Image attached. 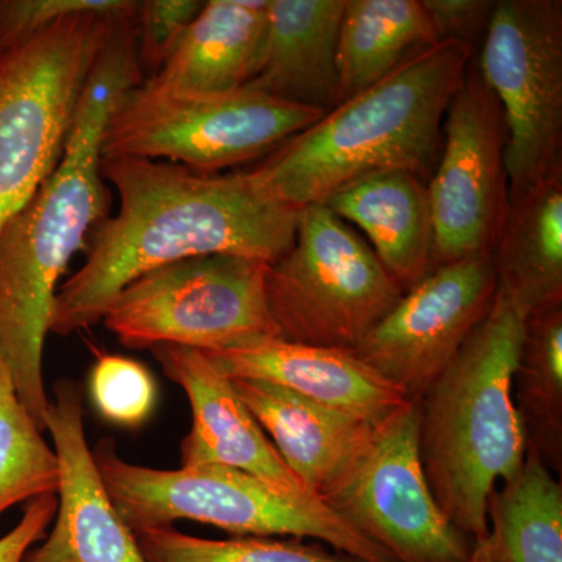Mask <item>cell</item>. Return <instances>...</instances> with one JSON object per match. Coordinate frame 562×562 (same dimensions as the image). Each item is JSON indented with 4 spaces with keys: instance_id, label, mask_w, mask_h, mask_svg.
<instances>
[{
    "instance_id": "obj_1",
    "label": "cell",
    "mask_w": 562,
    "mask_h": 562,
    "mask_svg": "<svg viewBox=\"0 0 562 562\" xmlns=\"http://www.w3.org/2000/svg\"><path fill=\"white\" fill-rule=\"evenodd\" d=\"M120 211L95 227L90 254L55 295L50 331L68 336L103 319L127 284L202 255L276 262L291 249L299 211L262 190L250 171L202 173L176 162L102 158Z\"/></svg>"
},
{
    "instance_id": "obj_2",
    "label": "cell",
    "mask_w": 562,
    "mask_h": 562,
    "mask_svg": "<svg viewBox=\"0 0 562 562\" xmlns=\"http://www.w3.org/2000/svg\"><path fill=\"white\" fill-rule=\"evenodd\" d=\"M140 81L136 14H131L92 68L54 171L0 232V353L18 397L43 432L49 409L44 342L58 281L91 228L105 220L103 131L117 99Z\"/></svg>"
},
{
    "instance_id": "obj_3",
    "label": "cell",
    "mask_w": 562,
    "mask_h": 562,
    "mask_svg": "<svg viewBox=\"0 0 562 562\" xmlns=\"http://www.w3.org/2000/svg\"><path fill=\"white\" fill-rule=\"evenodd\" d=\"M475 50L439 41L369 90L327 111L284 140L251 176L277 201L302 210L347 184L384 171L430 180L442 146L447 106Z\"/></svg>"
},
{
    "instance_id": "obj_4",
    "label": "cell",
    "mask_w": 562,
    "mask_h": 562,
    "mask_svg": "<svg viewBox=\"0 0 562 562\" xmlns=\"http://www.w3.org/2000/svg\"><path fill=\"white\" fill-rule=\"evenodd\" d=\"M527 314L498 288L494 305L416 403L425 479L447 519L476 542L487 501L522 468L528 442L513 401Z\"/></svg>"
},
{
    "instance_id": "obj_5",
    "label": "cell",
    "mask_w": 562,
    "mask_h": 562,
    "mask_svg": "<svg viewBox=\"0 0 562 562\" xmlns=\"http://www.w3.org/2000/svg\"><path fill=\"white\" fill-rule=\"evenodd\" d=\"M114 508L135 535L194 520L235 536H291L361 562H397L308 492L283 490L227 465L160 471L122 460L111 439L92 450Z\"/></svg>"
},
{
    "instance_id": "obj_6",
    "label": "cell",
    "mask_w": 562,
    "mask_h": 562,
    "mask_svg": "<svg viewBox=\"0 0 562 562\" xmlns=\"http://www.w3.org/2000/svg\"><path fill=\"white\" fill-rule=\"evenodd\" d=\"M127 16L74 14L0 47V232L60 160L85 85Z\"/></svg>"
},
{
    "instance_id": "obj_7",
    "label": "cell",
    "mask_w": 562,
    "mask_h": 562,
    "mask_svg": "<svg viewBox=\"0 0 562 562\" xmlns=\"http://www.w3.org/2000/svg\"><path fill=\"white\" fill-rule=\"evenodd\" d=\"M324 114L250 88L191 92L140 81L110 111L102 157L146 158L220 173L271 154Z\"/></svg>"
},
{
    "instance_id": "obj_8",
    "label": "cell",
    "mask_w": 562,
    "mask_h": 562,
    "mask_svg": "<svg viewBox=\"0 0 562 562\" xmlns=\"http://www.w3.org/2000/svg\"><path fill=\"white\" fill-rule=\"evenodd\" d=\"M403 294L360 233L324 203L299 211L291 249L266 272L279 338L303 346L353 350Z\"/></svg>"
},
{
    "instance_id": "obj_9",
    "label": "cell",
    "mask_w": 562,
    "mask_h": 562,
    "mask_svg": "<svg viewBox=\"0 0 562 562\" xmlns=\"http://www.w3.org/2000/svg\"><path fill=\"white\" fill-rule=\"evenodd\" d=\"M269 262L202 255L143 273L120 292L103 322L122 346L202 351L279 338L266 301Z\"/></svg>"
},
{
    "instance_id": "obj_10",
    "label": "cell",
    "mask_w": 562,
    "mask_h": 562,
    "mask_svg": "<svg viewBox=\"0 0 562 562\" xmlns=\"http://www.w3.org/2000/svg\"><path fill=\"white\" fill-rule=\"evenodd\" d=\"M475 63L501 103L513 199L562 169L560 0L495 2Z\"/></svg>"
},
{
    "instance_id": "obj_11",
    "label": "cell",
    "mask_w": 562,
    "mask_h": 562,
    "mask_svg": "<svg viewBox=\"0 0 562 562\" xmlns=\"http://www.w3.org/2000/svg\"><path fill=\"white\" fill-rule=\"evenodd\" d=\"M319 498L397 562L472 560L475 539L447 519L425 479L414 403L376 425L368 450Z\"/></svg>"
},
{
    "instance_id": "obj_12",
    "label": "cell",
    "mask_w": 562,
    "mask_h": 562,
    "mask_svg": "<svg viewBox=\"0 0 562 562\" xmlns=\"http://www.w3.org/2000/svg\"><path fill=\"white\" fill-rule=\"evenodd\" d=\"M501 103L472 60L447 106L442 146L427 183L432 268L494 254L509 206Z\"/></svg>"
},
{
    "instance_id": "obj_13",
    "label": "cell",
    "mask_w": 562,
    "mask_h": 562,
    "mask_svg": "<svg viewBox=\"0 0 562 562\" xmlns=\"http://www.w3.org/2000/svg\"><path fill=\"white\" fill-rule=\"evenodd\" d=\"M497 290L492 255L435 266L351 351L416 405L491 312Z\"/></svg>"
},
{
    "instance_id": "obj_14",
    "label": "cell",
    "mask_w": 562,
    "mask_h": 562,
    "mask_svg": "<svg viewBox=\"0 0 562 562\" xmlns=\"http://www.w3.org/2000/svg\"><path fill=\"white\" fill-rule=\"evenodd\" d=\"M47 409V431L60 469L54 530L24 562H147L125 525L87 442L79 384L60 380Z\"/></svg>"
},
{
    "instance_id": "obj_15",
    "label": "cell",
    "mask_w": 562,
    "mask_h": 562,
    "mask_svg": "<svg viewBox=\"0 0 562 562\" xmlns=\"http://www.w3.org/2000/svg\"><path fill=\"white\" fill-rule=\"evenodd\" d=\"M151 353L165 375L179 384L190 401L192 425L181 441V468L227 465L283 490L308 492L244 405L232 379L203 351L158 346Z\"/></svg>"
},
{
    "instance_id": "obj_16",
    "label": "cell",
    "mask_w": 562,
    "mask_h": 562,
    "mask_svg": "<svg viewBox=\"0 0 562 562\" xmlns=\"http://www.w3.org/2000/svg\"><path fill=\"white\" fill-rule=\"evenodd\" d=\"M203 353L228 379L280 384L310 401L372 425L382 424L409 403L401 391L351 350L265 338Z\"/></svg>"
},
{
    "instance_id": "obj_17",
    "label": "cell",
    "mask_w": 562,
    "mask_h": 562,
    "mask_svg": "<svg viewBox=\"0 0 562 562\" xmlns=\"http://www.w3.org/2000/svg\"><path fill=\"white\" fill-rule=\"evenodd\" d=\"M281 460L319 498L368 450L376 425L336 412L280 384L232 379Z\"/></svg>"
},
{
    "instance_id": "obj_18",
    "label": "cell",
    "mask_w": 562,
    "mask_h": 562,
    "mask_svg": "<svg viewBox=\"0 0 562 562\" xmlns=\"http://www.w3.org/2000/svg\"><path fill=\"white\" fill-rule=\"evenodd\" d=\"M346 0H269L260 68L244 88L324 111L338 105V47Z\"/></svg>"
},
{
    "instance_id": "obj_19",
    "label": "cell",
    "mask_w": 562,
    "mask_h": 562,
    "mask_svg": "<svg viewBox=\"0 0 562 562\" xmlns=\"http://www.w3.org/2000/svg\"><path fill=\"white\" fill-rule=\"evenodd\" d=\"M324 205L364 232L373 254L403 290L431 271V205L419 177L406 171L371 173L333 192Z\"/></svg>"
},
{
    "instance_id": "obj_20",
    "label": "cell",
    "mask_w": 562,
    "mask_h": 562,
    "mask_svg": "<svg viewBox=\"0 0 562 562\" xmlns=\"http://www.w3.org/2000/svg\"><path fill=\"white\" fill-rule=\"evenodd\" d=\"M269 0L203 2L176 52L149 81L168 90L227 92L260 68Z\"/></svg>"
},
{
    "instance_id": "obj_21",
    "label": "cell",
    "mask_w": 562,
    "mask_h": 562,
    "mask_svg": "<svg viewBox=\"0 0 562 562\" xmlns=\"http://www.w3.org/2000/svg\"><path fill=\"white\" fill-rule=\"evenodd\" d=\"M492 260L498 288L527 316L562 303V169L509 199Z\"/></svg>"
},
{
    "instance_id": "obj_22",
    "label": "cell",
    "mask_w": 562,
    "mask_h": 562,
    "mask_svg": "<svg viewBox=\"0 0 562 562\" xmlns=\"http://www.w3.org/2000/svg\"><path fill=\"white\" fill-rule=\"evenodd\" d=\"M436 43L422 0H346L336 47L338 103L369 90Z\"/></svg>"
},
{
    "instance_id": "obj_23",
    "label": "cell",
    "mask_w": 562,
    "mask_h": 562,
    "mask_svg": "<svg viewBox=\"0 0 562 562\" xmlns=\"http://www.w3.org/2000/svg\"><path fill=\"white\" fill-rule=\"evenodd\" d=\"M486 514L492 562H562V484L532 447Z\"/></svg>"
},
{
    "instance_id": "obj_24",
    "label": "cell",
    "mask_w": 562,
    "mask_h": 562,
    "mask_svg": "<svg viewBox=\"0 0 562 562\" xmlns=\"http://www.w3.org/2000/svg\"><path fill=\"white\" fill-rule=\"evenodd\" d=\"M513 401L528 447L562 471V303L528 314L513 375Z\"/></svg>"
},
{
    "instance_id": "obj_25",
    "label": "cell",
    "mask_w": 562,
    "mask_h": 562,
    "mask_svg": "<svg viewBox=\"0 0 562 562\" xmlns=\"http://www.w3.org/2000/svg\"><path fill=\"white\" fill-rule=\"evenodd\" d=\"M58 458L22 405L0 353V514L41 495L57 494Z\"/></svg>"
},
{
    "instance_id": "obj_26",
    "label": "cell",
    "mask_w": 562,
    "mask_h": 562,
    "mask_svg": "<svg viewBox=\"0 0 562 562\" xmlns=\"http://www.w3.org/2000/svg\"><path fill=\"white\" fill-rule=\"evenodd\" d=\"M136 539L147 562H361L322 542L299 538L236 536L221 541L162 527L138 532Z\"/></svg>"
},
{
    "instance_id": "obj_27",
    "label": "cell",
    "mask_w": 562,
    "mask_h": 562,
    "mask_svg": "<svg viewBox=\"0 0 562 562\" xmlns=\"http://www.w3.org/2000/svg\"><path fill=\"white\" fill-rule=\"evenodd\" d=\"M90 383L95 408L113 424L136 427L154 409L157 387L139 362L106 355L95 362Z\"/></svg>"
},
{
    "instance_id": "obj_28",
    "label": "cell",
    "mask_w": 562,
    "mask_h": 562,
    "mask_svg": "<svg viewBox=\"0 0 562 562\" xmlns=\"http://www.w3.org/2000/svg\"><path fill=\"white\" fill-rule=\"evenodd\" d=\"M138 5L131 0H0V47L29 38L74 14L124 16Z\"/></svg>"
},
{
    "instance_id": "obj_29",
    "label": "cell",
    "mask_w": 562,
    "mask_h": 562,
    "mask_svg": "<svg viewBox=\"0 0 562 562\" xmlns=\"http://www.w3.org/2000/svg\"><path fill=\"white\" fill-rule=\"evenodd\" d=\"M202 7L203 2L199 0H147L139 3L136 50L139 68L147 69L149 77L171 58Z\"/></svg>"
},
{
    "instance_id": "obj_30",
    "label": "cell",
    "mask_w": 562,
    "mask_h": 562,
    "mask_svg": "<svg viewBox=\"0 0 562 562\" xmlns=\"http://www.w3.org/2000/svg\"><path fill=\"white\" fill-rule=\"evenodd\" d=\"M438 41H457L475 50L490 25L495 2L487 0H422Z\"/></svg>"
},
{
    "instance_id": "obj_31",
    "label": "cell",
    "mask_w": 562,
    "mask_h": 562,
    "mask_svg": "<svg viewBox=\"0 0 562 562\" xmlns=\"http://www.w3.org/2000/svg\"><path fill=\"white\" fill-rule=\"evenodd\" d=\"M57 508V494L41 495L27 502L20 524L0 538V562H24L29 550L46 538Z\"/></svg>"
},
{
    "instance_id": "obj_32",
    "label": "cell",
    "mask_w": 562,
    "mask_h": 562,
    "mask_svg": "<svg viewBox=\"0 0 562 562\" xmlns=\"http://www.w3.org/2000/svg\"><path fill=\"white\" fill-rule=\"evenodd\" d=\"M471 562H492L490 543L487 538L483 541L476 542L475 550H473Z\"/></svg>"
}]
</instances>
